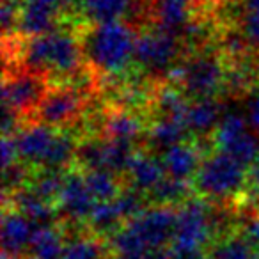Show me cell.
I'll return each mask as SVG.
<instances>
[{"instance_id": "44dd1931", "label": "cell", "mask_w": 259, "mask_h": 259, "mask_svg": "<svg viewBox=\"0 0 259 259\" xmlns=\"http://www.w3.org/2000/svg\"><path fill=\"white\" fill-rule=\"evenodd\" d=\"M144 126L137 115L124 110H117L110 114L105 121V137L122 144L135 146L142 139Z\"/></svg>"}, {"instance_id": "484cf974", "label": "cell", "mask_w": 259, "mask_h": 259, "mask_svg": "<svg viewBox=\"0 0 259 259\" xmlns=\"http://www.w3.org/2000/svg\"><path fill=\"white\" fill-rule=\"evenodd\" d=\"M83 176H85V183L89 187L93 197L96 199V202L112 201L122 192L121 183H119L114 172H108V170H87V172H83Z\"/></svg>"}, {"instance_id": "9c48e42d", "label": "cell", "mask_w": 259, "mask_h": 259, "mask_svg": "<svg viewBox=\"0 0 259 259\" xmlns=\"http://www.w3.org/2000/svg\"><path fill=\"white\" fill-rule=\"evenodd\" d=\"M180 55V37L160 27L141 34L135 50V64L151 73H163Z\"/></svg>"}, {"instance_id": "836d02e7", "label": "cell", "mask_w": 259, "mask_h": 259, "mask_svg": "<svg viewBox=\"0 0 259 259\" xmlns=\"http://www.w3.org/2000/svg\"><path fill=\"white\" fill-rule=\"evenodd\" d=\"M4 259H20V257H8V255H4Z\"/></svg>"}, {"instance_id": "d6a6232c", "label": "cell", "mask_w": 259, "mask_h": 259, "mask_svg": "<svg viewBox=\"0 0 259 259\" xmlns=\"http://www.w3.org/2000/svg\"><path fill=\"white\" fill-rule=\"evenodd\" d=\"M117 259H139V257H117Z\"/></svg>"}, {"instance_id": "8fae6325", "label": "cell", "mask_w": 259, "mask_h": 259, "mask_svg": "<svg viewBox=\"0 0 259 259\" xmlns=\"http://www.w3.org/2000/svg\"><path fill=\"white\" fill-rule=\"evenodd\" d=\"M47 93L43 76L32 71H23L6 78L2 87V105L8 110L15 112L18 117L36 114Z\"/></svg>"}, {"instance_id": "f546056e", "label": "cell", "mask_w": 259, "mask_h": 259, "mask_svg": "<svg viewBox=\"0 0 259 259\" xmlns=\"http://www.w3.org/2000/svg\"><path fill=\"white\" fill-rule=\"evenodd\" d=\"M241 234H243L245 240L252 245V248H254V250L257 252V255H259V215L252 217V219L245 224Z\"/></svg>"}, {"instance_id": "277c9868", "label": "cell", "mask_w": 259, "mask_h": 259, "mask_svg": "<svg viewBox=\"0 0 259 259\" xmlns=\"http://www.w3.org/2000/svg\"><path fill=\"white\" fill-rule=\"evenodd\" d=\"M16 151L20 162L29 165L43 167L45 170H61L73 158H76L75 141L71 135L59 132L43 122H32L18 130L15 135Z\"/></svg>"}, {"instance_id": "d6986e66", "label": "cell", "mask_w": 259, "mask_h": 259, "mask_svg": "<svg viewBox=\"0 0 259 259\" xmlns=\"http://www.w3.org/2000/svg\"><path fill=\"white\" fill-rule=\"evenodd\" d=\"M222 105L213 98L192 100L185 114V126L188 134L208 135L213 134L222 121Z\"/></svg>"}, {"instance_id": "ba28073f", "label": "cell", "mask_w": 259, "mask_h": 259, "mask_svg": "<svg viewBox=\"0 0 259 259\" xmlns=\"http://www.w3.org/2000/svg\"><path fill=\"white\" fill-rule=\"evenodd\" d=\"M217 151L233 156L248 167L259 156V137L250 128L247 117L240 114H226L213 132Z\"/></svg>"}, {"instance_id": "30bf717a", "label": "cell", "mask_w": 259, "mask_h": 259, "mask_svg": "<svg viewBox=\"0 0 259 259\" xmlns=\"http://www.w3.org/2000/svg\"><path fill=\"white\" fill-rule=\"evenodd\" d=\"M135 146L122 144L112 139H96L78 146L76 160L87 170H108V172H126L132 156L135 155Z\"/></svg>"}, {"instance_id": "f1b7e54d", "label": "cell", "mask_w": 259, "mask_h": 259, "mask_svg": "<svg viewBox=\"0 0 259 259\" xmlns=\"http://www.w3.org/2000/svg\"><path fill=\"white\" fill-rule=\"evenodd\" d=\"M245 11L241 16V37L248 45L259 48V0L245 2Z\"/></svg>"}, {"instance_id": "8992f818", "label": "cell", "mask_w": 259, "mask_h": 259, "mask_svg": "<svg viewBox=\"0 0 259 259\" xmlns=\"http://www.w3.org/2000/svg\"><path fill=\"white\" fill-rule=\"evenodd\" d=\"M213 234V213L204 201L190 199L180 209L176 217L170 250L174 255L190 254L202 250Z\"/></svg>"}, {"instance_id": "7402d4cb", "label": "cell", "mask_w": 259, "mask_h": 259, "mask_svg": "<svg viewBox=\"0 0 259 259\" xmlns=\"http://www.w3.org/2000/svg\"><path fill=\"white\" fill-rule=\"evenodd\" d=\"M190 4L192 0H156V27L172 34L185 32L190 25Z\"/></svg>"}, {"instance_id": "7c38bea8", "label": "cell", "mask_w": 259, "mask_h": 259, "mask_svg": "<svg viewBox=\"0 0 259 259\" xmlns=\"http://www.w3.org/2000/svg\"><path fill=\"white\" fill-rule=\"evenodd\" d=\"M83 110V96L73 87H59L48 91L36 110V119L39 122L59 130L69 126L80 117Z\"/></svg>"}, {"instance_id": "cb8c5ba5", "label": "cell", "mask_w": 259, "mask_h": 259, "mask_svg": "<svg viewBox=\"0 0 259 259\" xmlns=\"http://www.w3.org/2000/svg\"><path fill=\"white\" fill-rule=\"evenodd\" d=\"M187 128L183 122L176 121L170 117H160L155 124L149 128L148 132V142L151 144V148L158 149V151H167L169 148L176 144L185 142V135H187Z\"/></svg>"}, {"instance_id": "ac0fdd59", "label": "cell", "mask_w": 259, "mask_h": 259, "mask_svg": "<svg viewBox=\"0 0 259 259\" xmlns=\"http://www.w3.org/2000/svg\"><path fill=\"white\" fill-rule=\"evenodd\" d=\"M162 162L167 176L190 183V181H194L195 174L202 163L201 149H199V146L190 144V142H181V144H176L167 151H163Z\"/></svg>"}, {"instance_id": "9a60e30c", "label": "cell", "mask_w": 259, "mask_h": 259, "mask_svg": "<svg viewBox=\"0 0 259 259\" xmlns=\"http://www.w3.org/2000/svg\"><path fill=\"white\" fill-rule=\"evenodd\" d=\"M96 204V199L85 183V176L80 172H66L61 194L55 202L59 211L71 220H89Z\"/></svg>"}, {"instance_id": "d590c367", "label": "cell", "mask_w": 259, "mask_h": 259, "mask_svg": "<svg viewBox=\"0 0 259 259\" xmlns=\"http://www.w3.org/2000/svg\"><path fill=\"white\" fill-rule=\"evenodd\" d=\"M192 2H197V0H192Z\"/></svg>"}, {"instance_id": "7a4b0ae2", "label": "cell", "mask_w": 259, "mask_h": 259, "mask_svg": "<svg viewBox=\"0 0 259 259\" xmlns=\"http://www.w3.org/2000/svg\"><path fill=\"white\" fill-rule=\"evenodd\" d=\"M27 71L55 78H73L80 73L85 57L83 47L73 34L52 30L39 36H30L20 50Z\"/></svg>"}, {"instance_id": "52a82bcc", "label": "cell", "mask_w": 259, "mask_h": 259, "mask_svg": "<svg viewBox=\"0 0 259 259\" xmlns=\"http://www.w3.org/2000/svg\"><path fill=\"white\" fill-rule=\"evenodd\" d=\"M176 76L183 93L194 100L213 98L224 82H227L226 68L213 54H199L188 59L180 69H176Z\"/></svg>"}, {"instance_id": "5bb4252c", "label": "cell", "mask_w": 259, "mask_h": 259, "mask_svg": "<svg viewBox=\"0 0 259 259\" xmlns=\"http://www.w3.org/2000/svg\"><path fill=\"white\" fill-rule=\"evenodd\" d=\"M68 0H22L18 15V29L25 36H39L57 30L59 16Z\"/></svg>"}, {"instance_id": "83f0119b", "label": "cell", "mask_w": 259, "mask_h": 259, "mask_svg": "<svg viewBox=\"0 0 259 259\" xmlns=\"http://www.w3.org/2000/svg\"><path fill=\"white\" fill-rule=\"evenodd\" d=\"M188 192H190V183H188V181L174 180V178L167 176L149 195H151L158 204L174 206V204H178V202H183L185 199H187Z\"/></svg>"}, {"instance_id": "603a6c76", "label": "cell", "mask_w": 259, "mask_h": 259, "mask_svg": "<svg viewBox=\"0 0 259 259\" xmlns=\"http://www.w3.org/2000/svg\"><path fill=\"white\" fill-rule=\"evenodd\" d=\"M130 8L132 0H82L78 9L93 25H100V23L121 22Z\"/></svg>"}, {"instance_id": "2e32d148", "label": "cell", "mask_w": 259, "mask_h": 259, "mask_svg": "<svg viewBox=\"0 0 259 259\" xmlns=\"http://www.w3.org/2000/svg\"><path fill=\"white\" fill-rule=\"evenodd\" d=\"M37 226L18 209H6L2 217V248L8 257H20L30 250L32 236Z\"/></svg>"}, {"instance_id": "d4e9b609", "label": "cell", "mask_w": 259, "mask_h": 259, "mask_svg": "<svg viewBox=\"0 0 259 259\" xmlns=\"http://www.w3.org/2000/svg\"><path fill=\"white\" fill-rule=\"evenodd\" d=\"M66 241L55 226H41L36 229L30 243L32 259H62Z\"/></svg>"}, {"instance_id": "6da1fadb", "label": "cell", "mask_w": 259, "mask_h": 259, "mask_svg": "<svg viewBox=\"0 0 259 259\" xmlns=\"http://www.w3.org/2000/svg\"><path fill=\"white\" fill-rule=\"evenodd\" d=\"M174 206L156 204L144 208L139 215L122 224L112 238L117 257H139L158 248H165L172 241L178 209Z\"/></svg>"}, {"instance_id": "4316f807", "label": "cell", "mask_w": 259, "mask_h": 259, "mask_svg": "<svg viewBox=\"0 0 259 259\" xmlns=\"http://www.w3.org/2000/svg\"><path fill=\"white\" fill-rule=\"evenodd\" d=\"M209 259H259L257 252L245 240L243 234L240 236H227L213 247Z\"/></svg>"}, {"instance_id": "e575fe53", "label": "cell", "mask_w": 259, "mask_h": 259, "mask_svg": "<svg viewBox=\"0 0 259 259\" xmlns=\"http://www.w3.org/2000/svg\"><path fill=\"white\" fill-rule=\"evenodd\" d=\"M241 2H243V4H245V2H248V0H241Z\"/></svg>"}, {"instance_id": "ffe728a7", "label": "cell", "mask_w": 259, "mask_h": 259, "mask_svg": "<svg viewBox=\"0 0 259 259\" xmlns=\"http://www.w3.org/2000/svg\"><path fill=\"white\" fill-rule=\"evenodd\" d=\"M8 197V195H6ZM11 199H13V206L15 209L22 211L27 219H30L37 227L41 226H54V219L57 215L59 209H55V204L52 202H47L43 201L41 197H37L32 190H20L13 192L11 194Z\"/></svg>"}, {"instance_id": "3957f363", "label": "cell", "mask_w": 259, "mask_h": 259, "mask_svg": "<svg viewBox=\"0 0 259 259\" xmlns=\"http://www.w3.org/2000/svg\"><path fill=\"white\" fill-rule=\"evenodd\" d=\"M137 34L122 22H110L93 25L83 37L82 47L89 64L107 76L122 75L135 64Z\"/></svg>"}, {"instance_id": "4dcf8cb0", "label": "cell", "mask_w": 259, "mask_h": 259, "mask_svg": "<svg viewBox=\"0 0 259 259\" xmlns=\"http://www.w3.org/2000/svg\"><path fill=\"white\" fill-rule=\"evenodd\" d=\"M247 121H248V124H250V128L254 130V134L259 137V94H254V96L248 100Z\"/></svg>"}, {"instance_id": "4fadbf2b", "label": "cell", "mask_w": 259, "mask_h": 259, "mask_svg": "<svg viewBox=\"0 0 259 259\" xmlns=\"http://www.w3.org/2000/svg\"><path fill=\"white\" fill-rule=\"evenodd\" d=\"M144 194L137 190L121 192L115 199L107 202H98L89 217L91 226L96 231H115L121 224H126L130 219L144 209Z\"/></svg>"}, {"instance_id": "e0dca14e", "label": "cell", "mask_w": 259, "mask_h": 259, "mask_svg": "<svg viewBox=\"0 0 259 259\" xmlns=\"http://www.w3.org/2000/svg\"><path fill=\"white\" fill-rule=\"evenodd\" d=\"M124 174L128 176L132 188L144 195L151 194L167 178L162 158H156V156L149 155V153H137V151H135V155L130 160Z\"/></svg>"}, {"instance_id": "1f68e13d", "label": "cell", "mask_w": 259, "mask_h": 259, "mask_svg": "<svg viewBox=\"0 0 259 259\" xmlns=\"http://www.w3.org/2000/svg\"><path fill=\"white\" fill-rule=\"evenodd\" d=\"M247 188L259 195V156L247 169Z\"/></svg>"}, {"instance_id": "5b68a950", "label": "cell", "mask_w": 259, "mask_h": 259, "mask_svg": "<svg viewBox=\"0 0 259 259\" xmlns=\"http://www.w3.org/2000/svg\"><path fill=\"white\" fill-rule=\"evenodd\" d=\"M247 169L243 163L222 151L202 160L194 178V187L202 197L227 199L247 187Z\"/></svg>"}]
</instances>
